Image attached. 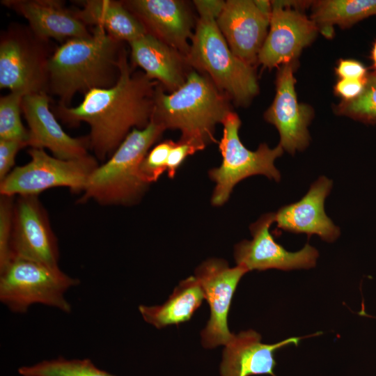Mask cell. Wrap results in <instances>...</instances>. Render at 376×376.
I'll list each match as a JSON object with an SVG mask.
<instances>
[{
  "mask_svg": "<svg viewBox=\"0 0 376 376\" xmlns=\"http://www.w3.org/2000/svg\"><path fill=\"white\" fill-rule=\"evenodd\" d=\"M118 68L119 76L113 86L90 90L77 107L58 104L56 108L57 116L68 125L88 124L90 149L101 161L113 155L132 128L143 129L149 124L159 84L144 72L132 73L124 49Z\"/></svg>",
  "mask_w": 376,
  "mask_h": 376,
  "instance_id": "obj_1",
  "label": "cell"
},
{
  "mask_svg": "<svg viewBox=\"0 0 376 376\" xmlns=\"http://www.w3.org/2000/svg\"><path fill=\"white\" fill-rule=\"evenodd\" d=\"M120 42L94 26L89 37L63 42L49 60L47 92L68 106L77 92L113 86L119 76Z\"/></svg>",
  "mask_w": 376,
  "mask_h": 376,
  "instance_id": "obj_2",
  "label": "cell"
},
{
  "mask_svg": "<svg viewBox=\"0 0 376 376\" xmlns=\"http://www.w3.org/2000/svg\"><path fill=\"white\" fill-rule=\"evenodd\" d=\"M203 75L190 72L185 83L171 94L164 93L157 85L151 120L165 130H180V139L205 148L217 142L216 125L222 123L232 111L227 96Z\"/></svg>",
  "mask_w": 376,
  "mask_h": 376,
  "instance_id": "obj_3",
  "label": "cell"
},
{
  "mask_svg": "<svg viewBox=\"0 0 376 376\" xmlns=\"http://www.w3.org/2000/svg\"><path fill=\"white\" fill-rule=\"evenodd\" d=\"M198 13L187 64L203 71L237 104L244 105L258 93L253 66L230 50L217 24L224 1H194Z\"/></svg>",
  "mask_w": 376,
  "mask_h": 376,
  "instance_id": "obj_4",
  "label": "cell"
},
{
  "mask_svg": "<svg viewBox=\"0 0 376 376\" xmlns=\"http://www.w3.org/2000/svg\"><path fill=\"white\" fill-rule=\"evenodd\" d=\"M164 130L152 120L143 129H132L113 155L93 172L79 203L93 200L103 205L136 203L148 186L141 177L140 165Z\"/></svg>",
  "mask_w": 376,
  "mask_h": 376,
  "instance_id": "obj_5",
  "label": "cell"
},
{
  "mask_svg": "<svg viewBox=\"0 0 376 376\" xmlns=\"http://www.w3.org/2000/svg\"><path fill=\"white\" fill-rule=\"evenodd\" d=\"M0 274V300L11 311L25 313L34 304L65 313L71 311L65 293L79 281L65 274L59 267L14 258Z\"/></svg>",
  "mask_w": 376,
  "mask_h": 376,
  "instance_id": "obj_6",
  "label": "cell"
},
{
  "mask_svg": "<svg viewBox=\"0 0 376 376\" xmlns=\"http://www.w3.org/2000/svg\"><path fill=\"white\" fill-rule=\"evenodd\" d=\"M222 125L223 136L219 143L222 162L219 167L209 171V177L215 182L211 198L214 206L224 205L234 187L248 177L263 175L279 182L281 174L274 162L284 150L279 144L270 148L262 143L256 151L246 148L239 136L241 121L236 113L230 112Z\"/></svg>",
  "mask_w": 376,
  "mask_h": 376,
  "instance_id": "obj_7",
  "label": "cell"
},
{
  "mask_svg": "<svg viewBox=\"0 0 376 376\" xmlns=\"http://www.w3.org/2000/svg\"><path fill=\"white\" fill-rule=\"evenodd\" d=\"M28 153L31 160L15 167L0 181L1 196H38L55 187L83 193L90 176L99 166L97 159L90 155L65 160L49 155L42 148H31Z\"/></svg>",
  "mask_w": 376,
  "mask_h": 376,
  "instance_id": "obj_8",
  "label": "cell"
},
{
  "mask_svg": "<svg viewBox=\"0 0 376 376\" xmlns=\"http://www.w3.org/2000/svg\"><path fill=\"white\" fill-rule=\"evenodd\" d=\"M30 28L12 26L1 36L0 88L27 94L47 92L52 54Z\"/></svg>",
  "mask_w": 376,
  "mask_h": 376,
  "instance_id": "obj_9",
  "label": "cell"
},
{
  "mask_svg": "<svg viewBox=\"0 0 376 376\" xmlns=\"http://www.w3.org/2000/svg\"><path fill=\"white\" fill-rule=\"evenodd\" d=\"M306 1H271L269 30L258 56L265 68L294 62L303 48L315 38L319 29L299 10Z\"/></svg>",
  "mask_w": 376,
  "mask_h": 376,
  "instance_id": "obj_10",
  "label": "cell"
},
{
  "mask_svg": "<svg viewBox=\"0 0 376 376\" xmlns=\"http://www.w3.org/2000/svg\"><path fill=\"white\" fill-rule=\"evenodd\" d=\"M248 271L240 266L230 267L224 260L211 258L195 272V277L204 292L210 308V316L201 331L202 345L213 348L226 345L233 335L228 329V315L239 281Z\"/></svg>",
  "mask_w": 376,
  "mask_h": 376,
  "instance_id": "obj_11",
  "label": "cell"
},
{
  "mask_svg": "<svg viewBox=\"0 0 376 376\" xmlns=\"http://www.w3.org/2000/svg\"><path fill=\"white\" fill-rule=\"evenodd\" d=\"M10 250L13 258L58 267V241L38 196H20L15 201Z\"/></svg>",
  "mask_w": 376,
  "mask_h": 376,
  "instance_id": "obj_12",
  "label": "cell"
},
{
  "mask_svg": "<svg viewBox=\"0 0 376 376\" xmlns=\"http://www.w3.org/2000/svg\"><path fill=\"white\" fill-rule=\"evenodd\" d=\"M271 2L269 1L228 0L216 21L230 50L253 65L267 35Z\"/></svg>",
  "mask_w": 376,
  "mask_h": 376,
  "instance_id": "obj_13",
  "label": "cell"
},
{
  "mask_svg": "<svg viewBox=\"0 0 376 376\" xmlns=\"http://www.w3.org/2000/svg\"><path fill=\"white\" fill-rule=\"evenodd\" d=\"M274 222V213H267L250 226L252 240H243L235 246L237 265L248 272L269 269L288 271L315 267L319 256L318 250L306 244L298 251H287L274 240L269 232Z\"/></svg>",
  "mask_w": 376,
  "mask_h": 376,
  "instance_id": "obj_14",
  "label": "cell"
},
{
  "mask_svg": "<svg viewBox=\"0 0 376 376\" xmlns=\"http://www.w3.org/2000/svg\"><path fill=\"white\" fill-rule=\"evenodd\" d=\"M295 62L282 65L277 73L276 95L265 113L280 135L279 145L291 155L305 149L310 140L308 126L313 110L297 101L294 77Z\"/></svg>",
  "mask_w": 376,
  "mask_h": 376,
  "instance_id": "obj_15",
  "label": "cell"
},
{
  "mask_svg": "<svg viewBox=\"0 0 376 376\" xmlns=\"http://www.w3.org/2000/svg\"><path fill=\"white\" fill-rule=\"evenodd\" d=\"M22 111L28 124V146L48 149L54 157L74 159L88 155L89 139L72 137L61 127L49 108L47 92L25 95Z\"/></svg>",
  "mask_w": 376,
  "mask_h": 376,
  "instance_id": "obj_16",
  "label": "cell"
},
{
  "mask_svg": "<svg viewBox=\"0 0 376 376\" xmlns=\"http://www.w3.org/2000/svg\"><path fill=\"white\" fill-rule=\"evenodd\" d=\"M124 4L143 24L148 33L187 58L194 32L191 15L184 1L132 0Z\"/></svg>",
  "mask_w": 376,
  "mask_h": 376,
  "instance_id": "obj_17",
  "label": "cell"
},
{
  "mask_svg": "<svg viewBox=\"0 0 376 376\" xmlns=\"http://www.w3.org/2000/svg\"><path fill=\"white\" fill-rule=\"evenodd\" d=\"M332 186L331 180L320 176L299 201L284 205L274 213L277 228L308 237L317 235L324 241L334 242L340 236V228L326 214L324 207Z\"/></svg>",
  "mask_w": 376,
  "mask_h": 376,
  "instance_id": "obj_18",
  "label": "cell"
},
{
  "mask_svg": "<svg viewBox=\"0 0 376 376\" xmlns=\"http://www.w3.org/2000/svg\"><path fill=\"white\" fill-rule=\"evenodd\" d=\"M304 338L291 337L274 344H265L261 342V336L252 329L234 334L225 345L220 366L221 376H276L275 352L290 345H297Z\"/></svg>",
  "mask_w": 376,
  "mask_h": 376,
  "instance_id": "obj_19",
  "label": "cell"
},
{
  "mask_svg": "<svg viewBox=\"0 0 376 376\" xmlns=\"http://www.w3.org/2000/svg\"><path fill=\"white\" fill-rule=\"evenodd\" d=\"M1 3L23 16L38 38L65 42L87 38L91 31L77 16L58 0H3Z\"/></svg>",
  "mask_w": 376,
  "mask_h": 376,
  "instance_id": "obj_20",
  "label": "cell"
},
{
  "mask_svg": "<svg viewBox=\"0 0 376 376\" xmlns=\"http://www.w3.org/2000/svg\"><path fill=\"white\" fill-rule=\"evenodd\" d=\"M133 63L150 79L159 82L171 92L186 81V58L178 52L150 33L129 42Z\"/></svg>",
  "mask_w": 376,
  "mask_h": 376,
  "instance_id": "obj_21",
  "label": "cell"
},
{
  "mask_svg": "<svg viewBox=\"0 0 376 376\" xmlns=\"http://www.w3.org/2000/svg\"><path fill=\"white\" fill-rule=\"evenodd\" d=\"M82 9L75 12L86 26L102 28L111 36L128 43L146 33L143 24L125 6L111 0L81 1Z\"/></svg>",
  "mask_w": 376,
  "mask_h": 376,
  "instance_id": "obj_22",
  "label": "cell"
},
{
  "mask_svg": "<svg viewBox=\"0 0 376 376\" xmlns=\"http://www.w3.org/2000/svg\"><path fill=\"white\" fill-rule=\"evenodd\" d=\"M205 299L203 289L195 276L182 281L162 305H140L143 320L157 329L188 321Z\"/></svg>",
  "mask_w": 376,
  "mask_h": 376,
  "instance_id": "obj_23",
  "label": "cell"
},
{
  "mask_svg": "<svg viewBox=\"0 0 376 376\" xmlns=\"http://www.w3.org/2000/svg\"><path fill=\"white\" fill-rule=\"evenodd\" d=\"M313 5L311 19L327 37L334 24L346 27L376 15V0H323Z\"/></svg>",
  "mask_w": 376,
  "mask_h": 376,
  "instance_id": "obj_24",
  "label": "cell"
},
{
  "mask_svg": "<svg viewBox=\"0 0 376 376\" xmlns=\"http://www.w3.org/2000/svg\"><path fill=\"white\" fill-rule=\"evenodd\" d=\"M22 376H116L96 367L88 359L68 360L58 357L19 368Z\"/></svg>",
  "mask_w": 376,
  "mask_h": 376,
  "instance_id": "obj_25",
  "label": "cell"
},
{
  "mask_svg": "<svg viewBox=\"0 0 376 376\" xmlns=\"http://www.w3.org/2000/svg\"><path fill=\"white\" fill-rule=\"evenodd\" d=\"M24 95L10 92L0 98V139L22 141L28 146L29 131L21 118L22 101Z\"/></svg>",
  "mask_w": 376,
  "mask_h": 376,
  "instance_id": "obj_26",
  "label": "cell"
},
{
  "mask_svg": "<svg viewBox=\"0 0 376 376\" xmlns=\"http://www.w3.org/2000/svg\"><path fill=\"white\" fill-rule=\"evenodd\" d=\"M338 113L366 123H376V72L367 75L362 93L352 100H343Z\"/></svg>",
  "mask_w": 376,
  "mask_h": 376,
  "instance_id": "obj_27",
  "label": "cell"
},
{
  "mask_svg": "<svg viewBox=\"0 0 376 376\" xmlns=\"http://www.w3.org/2000/svg\"><path fill=\"white\" fill-rule=\"evenodd\" d=\"M175 143L172 140L164 141L147 153L139 168L141 177L146 184L156 182L166 171L168 157Z\"/></svg>",
  "mask_w": 376,
  "mask_h": 376,
  "instance_id": "obj_28",
  "label": "cell"
},
{
  "mask_svg": "<svg viewBox=\"0 0 376 376\" xmlns=\"http://www.w3.org/2000/svg\"><path fill=\"white\" fill-rule=\"evenodd\" d=\"M14 197L1 196L0 198V272L13 259L10 241L13 230Z\"/></svg>",
  "mask_w": 376,
  "mask_h": 376,
  "instance_id": "obj_29",
  "label": "cell"
},
{
  "mask_svg": "<svg viewBox=\"0 0 376 376\" xmlns=\"http://www.w3.org/2000/svg\"><path fill=\"white\" fill-rule=\"evenodd\" d=\"M205 148L196 143L180 139L170 151L167 162V173L170 178H174L177 170L185 159Z\"/></svg>",
  "mask_w": 376,
  "mask_h": 376,
  "instance_id": "obj_30",
  "label": "cell"
},
{
  "mask_svg": "<svg viewBox=\"0 0 376 376\" xmlns=\"http://www.w3.org/2000/svg\"><path fill=\"white\" fill-rule=\"evenodd\" d=\"M26 146L22 141L0 139V181L13 171L18 151Z\"/></svg>",
  "mask_w": 376,
  "mask_h": 376,
  "instance_id": "obj_31",
  "label": "cell"
},
{
  "mask_svg": "<svg viewBox=\"0 0 376 376\" xmlns=\"http://www.w3.org/2000/svg\"><path fill=\"white\" fill-rule=\"evenodd\" d=\"M366 77L363 79H340L334 86L336 94L343 100H352L357 97L363 91Z\"/></svg>",
  "mask_w": 376,
  "mask_h": 376,
  "instance_id": "obj_32",
  "label": "cell"
},
{
  "mask_svg": "<svg viewBox=\"0 0 376 376\" xmlns=\"http://www.w3.org/2000/svg\"><path fill=\"white\" fill-rule=\"evenodd\" d=\"M340 79H363L368 75L366 68L359 62L352 59H341L336 68Z\"/></svg>",
  "mask_w": 376,
  "mask_h": 376,
  "instance_id": "obj_33",
  "label": "cell"
},
{
  "mask_svg": "<svg viewBox=\"0 0 376 376\" xmlns=\"http://www.w3.org/2000/svg\"><path fill=\"white\" fill-rule=\"evenodd\" d=\"M372 58L373 61V65L375 69L376 70V42L374 44L373 51H372Z\"/></svg>",
  "mask_w": 376,
  "mask_h": 376,
  "instance_id": "obj_34",
  "label": "cell"
}]
</instances>
